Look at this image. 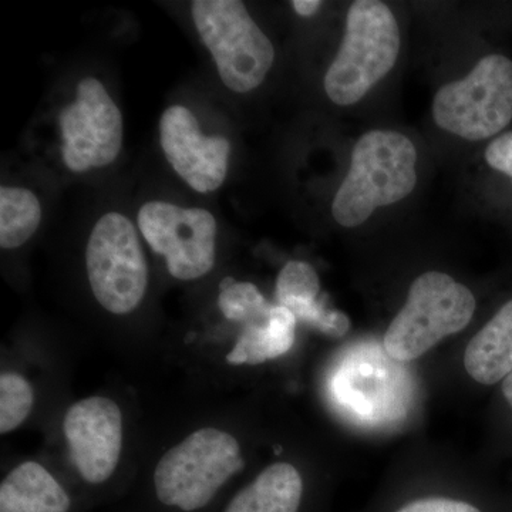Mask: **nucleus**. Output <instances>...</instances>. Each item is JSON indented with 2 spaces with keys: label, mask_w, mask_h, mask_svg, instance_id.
Returning <instances> with one entry per match:
<instances>
[{
  "label": "nucleus",
  "mask_w": 512,
  "mask_h": 512,
  "mask_svg": "<svg viewBox=\"0 0 512 512\" xmlns=\"http://www.w3.org/2000/svg\"><path fill=\"white\" fill-rule=\"evenodd\" d=\"M416 164V147L403 134L389 130L363 134L333 200L335 221L345 228L359 227L377 208L409 197L417 184Z\"/></svg>",
  "instance_id": "f257e3e1"
},
{
  "label": "nucleus",
  "mask_w": 512,
  "mask_h": 512,
  "mask_svg": "<svg viewBox=\"0 0 512 512\" xmlns=\"http://www.w3.org/2000/svg\"><path fill=\"white\" fill-rule=\"evenodd\" d=\"M400 45L399 23L386 3H352L342 45L323 82L329 99L338 106L362 100L393 69Z\"/></svg>",
  "instance_id": "f03ea898"
},
{
  "label": "nucleus",
  "mask_w": 512,
  "mask_h": 512,
  "mask_svg": "<svg viewBox=\"0 0 512 512\" xmlns=\"http://www.w3.org/2000/svg\"><path fill=\"white\" fill-rule=\"evenodd\" d=\"M403 365L377 345L348 348L333 369L330 396L352 423L393 426L407 416L412 397V383Z\"/></svg>",
  "instance_id": "7ed1b4c3"
},
{
  "label": "nucleus",
  "mask_w": 512,
  "mask_h": 512,
  "mask_svg": "<svg viewBox=\"0 0 512 512\" xmlns=\"http://www.w3.org/2000/svg\"><path fill=\"white\" fill-rule=\"evenodd\" d=\"M474 312L476 298L467 286L443 272H426L410 286L402 311L384 333L383 348L397 362H412L466 329Z\"/></svg>",
  "instance_id": "20e7f679"
},
{
  "label": "nucleus",
  "mask_w": 512,
  "mask_h": 512,
  "mask_svg": "<svg viewBox=\"0 0 512 512\" xmlns=\"http://www.w3.org/2000/svg\"><path fill=\"white\" fill-rule=\"evenodd\" d=\"M191 15L222 83L245 94L261 86L275 62L269 37L239 0H195Z\"/></svg>",
  "instance_id": "39448f33"
},
{
  "label": "nucleus",
  "mask_w": 512,
  "mask_h": 512,
  "mask_svg": "<svg viewBox=\"0 0 512 512\" xmlns=\"http://www.w3.org/2000/svg\"><path fill=\"white\" fill-rule=\"evenodd\" d=\"M244 464L241 447L231 434L210 427L195 431L157 464L158 500L183 511L200 510Z\"/></svg>",
  "instance_id": "423d86ee"
},
{
  "label": "nucleus",
  "mask_w": 512,
  "mask_h": 512,
  "mask_svg": "<svg viewBox=\"0 0 512 512\" xmlns=\"http://www.w3.org/2000/svg\"><path fill=\"white\" fill-rule=\"evenodd\" d=\"M437 126L468 141L503 131L512 120V62L485 56L468 76L441 87L433 101Z\"/></svg>",
  "instance_id": "0eeeda50"
},
{
  "label": "nucleus",
  "mask_w": 512,
  "mask_h": 512,
  "mask_svg": "<svg viewBox=\"0 0 512 512\" xmlns=\"http://www.w3.org/2000/svg\"><path fill=\"white\" fill-rule=\"evenodd\" d=\"M86 268L94 298L114 315L133 312L146 296V255L133 222L120 212H109L94 225Z\"/></svg>",
  "instance_id": "6e6552de"
},
{
  "label": "nucleus",
  "mask_w": 512,
  "mask_h": 512,
  "mask_svg": "<svg viewBox=\"0 0 512 512\" xmlns=\"http://www.w3.org/2000/svg\"><path fill=\"white\" fill-rule=\"evenodd\" d=\"M137 220L147 244L164 256L175 279L194 281L214 268L218 227L210 211L150 201Z\"/></svg>",
  "instance_id": "1a4fd4ad"
},
{
  "label": "nucleus",
  "mask_w": 512,
  "mask_h": 512,
  "mask_svg": "<svg viewBox=\"0 0 512 512\" xmlns=\"http://www.w3.org/2000/svg\"><path fill=\"white\" fill-rule=\"evenodd\" d=\"M63 161L74 173L107 167L123 146V116L100 80L77 84L76 99L59 116Z\"/></svg>",
  "instance_id": "9d476101"
},
{
  "label": "nucleus",
  "mask_w": 512,
  "mask_h": 512,
  "mask_svg": "<svg viewBox=\"0 0 512 512\" xmlns=\"http://www.w3.org/2000/svg\"><path fill=\"white\" fill-rule=\"evenodd\" d=\"M160 143L168 163L192 190L208 194L224 184L231 143L225 137L204 136L187 107L171 106L164 111Z\"/></svg>",
  "instance_id": "9b49d317"
},
{
  "label": "nucleus",
  "mask_w": 512,
  "mask_h": 512,
  "mask_svg": "<svg viewBox=\"0 0 512 512\" xmlns=\"http://www.w3.org/2000/svg\"><path fill=\"white\" fill-rule=\"evenodd\" d=\"M74 466L84 480L104 483L119 464L123 446L120 407L107 397H89L70 407L63 423Z\"/></svg>",
  "instance_id": "f8f14e48"
},
{
  "label": "nucleus",
  "mask_w": 512,
  "mask_h": 512,
  "mask_svg": "<svg viewBox=\"0 0 512 512\" xmlns=\"http://www.w3.org/2000/svg\"><path fill=\"white\" fill-rule=\"evenodd\" d=\"M276 299L298 322L329 338H343L349 332L350 319L326 306V296L320 295L319 276L308 262L291 261L282 268L276 281Z\"/></svg>",
  "instance_id": "ddd939ff"
},
{
  "label": "nucleus",
  "mask_w": 512,
  "mask_h": 512,
  "mask_svg": "<svg viewBox=\"0 0 512 512\" xmlns=\"http://www.w3.org/2000/svg\"><path fill=\"white\" fill-rule=\"evenodd\" d=\"M468 375L481 384H495L512 372V301L468 343L464 353Z\"/></svg>",
  "instance_id": "4468645a"
},
{
  "label": "nucleus",
  "mask_w": 512,
  "mask_h": 512,
  "mask_svg": "<svg viewBox=\"0 0 512 512\" xmlns=\"http://www.w3.org/2000/svg\"><path fill=\"white\" fill-rule=\"evenodd\" d=\"M70 498L40 464H20L0 485V512H67Z\"/></svg>",
  "instance_id": "2eb2a0df"
},
{
  "label": "nucleus",
  "mask_w": 512,
  "mask_h": 512,
  "mask_svg": "<svg viewBox=\"0 0 512 512\" xmlns=\"http://www.w3.org/2000/svg\"><path fill=\"white\" fill-rule=\"evenodd\" d=\"M302 493L299 471L291 464L276 463L239 491L225 512H298Z\"/></svg>",
  "instance_id": "dca6fc26"
},
{
  "label": "nucleus",
  "mask_w": 512,
  "mask_h": 512,
  "mask_svg": "<svg viewBox=\"0 0 512 512\" xmlns=\"http://www.w3.org/2000/svg\"><path fill=\"white\" fill-rule=\"evenodd\" d=\"M296 323L298 320L289 309L272 306L268 323L245 326L234 349L228 353L227 362L234 366H254L284 356L295 343Z\"/></svg>",
  "instance_id": "f3484780"
},
{
  "label": "nucleus",
  "mask_w": 512,
  "mask_h": 512,
  "mask_svg": "<svg viewBox=\"0 0 512 512\" xmlns=\"http://www.w3.org/2000/svg\"><path fill=\"white\" fill-rule=\"evenodd\" d=\"M42 221V205L28 188H0V247L15 249L33 237Z\"/></svg>",
  "instance_id": "a211bd4d"
},
{
  "label": "nucleus",
  "mask_w": 512,
  "mask_h": 512,
  "mask_svg": "<svg viewBox=\"0 0 512 512\" xmlns=\"http://www.w3.org/2000/svg\"><path fill=\"white\" fill-rule=\"evenodd\" d=\"M220 288L218 305L225 318L245 323V326L265 325L269 322L272 305L265 301L264 295L254 284L225 278Z\"/></svg>",
  "instance_id": "6ab92c4d"
},
{
  "label": "nucleus",
  "mask_w": 512,
  "mask_h": 512,
  "mask_svg": "<svg viewBox=\"0 0 512 512\" xmlns=\"http://www.w3.org/2000/svg\"><path fill=\"white\" fill-rule=\"evenodd\" d=\"M33 406V390L25 377L3 373L0 377V433L18 429L28 419Z\"/></svg>",
  "instance_id": "aec40b11"
},
{
  "label": "nucleus",
  "mask_w": 512,
  "mask_h": 512,
  "mask_svg": "<svg viewBox=\"0 0 512 512\" xmlns=\"http://www.w3.org/2000/svg\"><path fill=\"white\" fill-rule=\"evenodd\" d=\"M485 161L491 168L507 174L512 180V131L490 143L485 150Z\"/></svg>",
  "instance_id": "412c9836"
},
{
  "label": "nucleus",
  "mask_w": 512,
  "mask_h": 512,
  "mask_svg": "<svg viewBox=\"0 0 512 512\" xmlns=\"http://www.w3.org/2000/svg\"><path fill=\"white\" fill-rule=\"evenodd\" d=\"M397 512H481L474 505L448 498H423Z\"/></svg>",
  "instance_id": "4be33fe9"
},
{
  "label": "nucleus",
  "mask_w": 512,
  "mask_h": 512,
  "mask_svg": "<svg viewBox=\"0 0 512 512\" xmlns=\"http://www.w3.org/2000/svg\"><path fill=\"white\" fill-rule=\"evenodd\" d=\"M292 6L299 16L311 18V16L318 12L320 6H322V2H319V0H293Z\"/></svg>",
  "instance_id": "5701e85b"
},
{
  "label": "nucleus",
  "mask_w": 512,
  "mask_h": 512,
  "mask_svg": "<svg viewBox=\"0 0 512 512\" xmlns=\"http://www.w3.org/2000/svg\"><path fill=\"white\" fill-rule=\"evenodd\" d=\"M503 393L512 409V372L503 380Z\"/></svg>",
  "instance_id": "b1692460"
}]
</instances>
